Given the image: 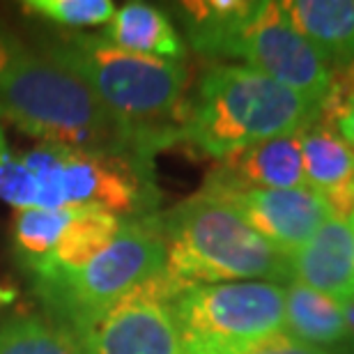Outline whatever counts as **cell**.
I'll return each mask as SVG.
<instances>
[{"label": "cell", "mask_w": 354, "mask_h": 354, "mask_svg": "<svg viewBox=\"0 0 354 354\" xmlns=\"http://www.w3.org/2000/svg\"><path fill=\"white\" fill-rule=\"evenodd\" d=\"M184 354H244L286 334V288L235 281L189 288L173 301Z\"/></svg>", "instance_id": "5b68a950"}, {"label": "cell", "mask_w": 354, "mask_h": 354, "mask_svg": "<svg viewBox=\"0 0 354 354\" xmlns=\"http://www.w3.org/2000/svg\"><path fill=\"white\" fill-rule=\"evenodd\" d=\"M301 159L306 187L329 205L336 218L354 214V152L329 127H306L301 131Z\"/></svg>", "instance_id": "7c38bea8"}, {"label": "cell", "mask_w": 354, "mask_h": 354, "mask_svg": "<svg viewBox=\"0 0 354 354\" xmlns=\"http://www.w3.org/2000/svg\"><path fill=\"white\" fill-rule=\"evenodd\" d=\"M230 205L260 237L286 258L299 251L310 235L331 218L329 205L313 189H251V191H205Z\"/></svg>", "instance_id": "9c48e42d"}, {"label": "cell", "mask_w": 354, "mask_h": 354, "mask_svg": "<svg viewBox=\"0 0 354 354\" xmlns=\"http://www.w3.org/2000/svg\"><path fill=\"white\" fill-rule=\"evenodd\" d=\"M81 209H46V207H28L19 209L14 216V249H17L21 263L30 267L37 260L46 258L53 251L55 242L67 228L69 221Z\"/></svg>", "instance_id": "e0dca14e"}, {"label": "cell", "mask_w": 354, "mask_h": 354, "mask_svg": "<svg viewBox=\"0 0 354 354\" xmlns=\"http://www.w3.org/2000/svg\"><path fill=\"white\" fill-rule=\"evenodd\" d=\"M283 10L331 65H354V0H288Z\"/></svg>", "instance_id": "4fadbf2b"}, {"label": "cell", "mask_w": 354, "mask_h": 354, "mask_svg": "<svg viewBox=\"0 0 354 354\" xmlns=\"http://www.w3.org/2000/svg\"><path fill=\"white\" fill-rule=\"evenodd\" d=\"M304 131V129H301ZM301 131L269 138L218 161L205 191L299 189L306 187L301 159Z\"/></svg>", "instance_id": "30bf717a"}, {"label": "cell", "mask_w": 354, "mask_h": 354, "mask_svg": "<svg viewBox=\"0 0 354 354\" xmlns=\"http://www.w3.org/2000/svg\"><path fill=\"white\" fill-rule=\"evenodd\" d=\"M320 115V104L246 65H218L203 76L182 124V140L214 159L301 131Z\"/></svg>", "instance_id": "7a4b0ae2"}, {"label": "cell", "mask_w": 354, "mask_h": 354, "mask_svg": "<svg viewBox=\"0 0 354 354\" xmlns=\"http://www.w3.org/2000/svg\"><path fill=\"white\" fill-rule=\"evenodd\" d=\"M0 113L41 143L138 157L115 118L79 76L24 44L0 74Z\"/></svg>", "instance_id": "3957f363"}, {"label": "cell", "mask_w": 354, "mask_h": 354, "mask_svg": "<svg viewBox=\"0 0 354 354\" xmlns=\"http://www.w3.org/2000/svg\"><path fill=\"white\" fill-rule=\"evenodd\" d=\"M286 334L322 350L354 343L341 301L297 281H290L286 288Z\"/></svg>", "instance_id": "2e32d148"}, {"label": "cell", "mask_w": 354, "mask_h": 354, "mask_svg": "<svg viewBox=\"0 0 354 354\" xmlns=\"http://www.w3.org/2000/svg\"><path fill=\"white\" fill-rule=\"evenodd\" d=\"M166 272L184 288L235 281L288 283V258L265 242L230 205L196 194L161 218Z\"/></svg>", "instance_id": "277c9868"}, {"label": "cell", "mask_w": 354, "mask_h": 354, "mask_svg": "<svg viewBox=\"0 0 354 354\" xmlns=\"http://www.w3.org/2000/svg\"><path fill=\"white\" fill-rule=\"evenodd\" d=\"M161 272H166L161 218L143 216L122 223L115 242L86 267L35 279V288L62 322L72 324L113 306Z\"/></svg>", "instance_id": "8992f818"}, {"label": "cell", "mask_w": 354, "mask_h": 354, "mask_svg": "<svg viewBox=\"0 0 354 354\" xmlns=\"http://www.w3.org/2000/svg\"><path fill=\"white\" fill-rule=\"evenodd\" d=\"M0 354H79L72 336L39 315H12L0 322Z\"/></svg>", "instance_id": "ac0fdd59"}, {"label": "cell", "mask_w": 354, "mask_h": 354, "mask_svg": "<svg viewBox=\"0 0 354 354\" xmlns=\"http://www.w3.org/2000/svg\"><path fill=\"white\" fill-rule=\"evenodd\" d=\"M0 201L17 209L37 207V182L26 168L24 159L10 150L3 127H0Z\"/></svg>", "instance_id": "ffe728a7"}, {"label": "cell", "mask_w": 354, "mask_h": 354, "mask_svg": "<svg viewBox=\"0 0 354 354\" xmlns=\"http://www.w3.org/2000/svg\"><path fill=\"white\" fill-rule=\"evenodd\" d=\"M334 118H336L338 131H341V138L354 152V95H350L348 99H345V104L338 109V113Z\"/></svg>", "instance_id": "7402d4cb"}, {"label": "cell", "mask_w": 354, "mask_h": 354, "mask_svg": "<svg viewBox=\"0 0 354 354\" xmlns=\"http://www.w3.org/2000/svg\"><path fill=\"white\" fill-rule=\"evenodd\" d=\"M341 308H343V317H345V322H348L350 334L354 338V297L348 301H341Z\"/></svg>", "instance_id": "cb8c5ba5"}, {"label": "cell", "mask_w": 354, "mask_h": 354, "mask_svg": "<svg viewBox=\"0 0 354 354\" xmlns=\"http://www.w3.org/2000/svg\"><path fill=\"white\" fill-rule=\"evenodd\" d=\"M184 288L161 272L113 306L62 327L79 354H184L173 301Z\"/></svg>", "instance_id": "ba28073f"}, {"label": "cell", "mask_w": 354, "mask_h": 354, "mask_svg": "<svg viewBox=\"0 0 354 354\" xmlns=\"http://www.w3.org/2000/svg\"><path fill=\"white\" fill-rule=\"evenodd\" d=\"M86 83L140 159L180 138L189 104L182 62L129 53L97 35H69L37 48Z\"/></svg>", "instance_id": "6da1fadb"}, {"label": "cell", "mask_w": 354, "mask_h": 354, "mask_svg": "<svg viewBox=\"0 0 354 354\" xmlns=\"http://www.w3.org/2000/svg\"><path fill=\"white\" fill-rule=\"evenodd\" d=\"M102 35L113 46L129 53L152 55L182 62L184 44L166 12L147 3H127L118 7Z\"/></svg>", "instance_id": "9a60e30c"}, {"label": "cell", "mask_w": 354, "mask_h": 354, "mask_svg": "<svg viewBox=\"0 0 354 354\" xmlns=\"http://www.w3.org/2000/svg\"><path fill=\"white\" fill-rule=\"evenodd\" d=\"M21 159L37 182V207L104 209L118 216L143 203V175L131 154L39 143Z\"/></svg>", "instance_id": "52a82bcc"}, {"label": "cell", "mask_w": 354, "mask_h": 354, "mask_svg": "<svg viewBox=\"0 0 354 354\" xmlns=\"http://www.w3.org/2000/svg\"><path fill=\"white\" fill-rule=\"evenodd\" d=\"M115 3L111 0H28L26 14L51 21L65 28H90L109 24L115 14Z\"/></svg>", "instance_id": "d6986e66"}, {"label": "cell", "mask_w": 354, "mask_h": 354, "mask_svg": "<svg viewBox=\"0 0 354 354\" xmlns=\"http://www.w3.org/2000/svg\"><path fill=\"white\" fill-rule=\"evenodd\" d=\"M348 223H350V228H352V230H354V214H352V216H350V218H348Z\"/></svg>", "instance_id": "d4e9b609"}, {"label": "cell", "mask_w": 354, "mask_h": 354, "mask_svg": "<svg viewBox=\"0 0 354 354\" xmlns=\"http://www.w3.org/2000/svg\"><path fill=\"white\" fill-rule=\"evenodd\" d=\"M290 279L336 301L354 297V230L331 216L288 258Z\"/></svg>", "instance_id": "8fae6325"}, {"label": "cell", "mask_w": 354, "mask_h": 354, "mask_svg": "<svg viewBox=\"0 0 354 354\" xmlns=\"http://www.w3.org/2000/svg\"><path fill=\"white\" fill-rule=\"evenodd\" d=\"M122 221L120 216L104 209H81L62 230L53 251L46 258L32 263L30 272L35 279L58 276L86 267L99 253H104L120 235Z\"/></svg>", "instance_id": "5bb4252c"}, {"label": "cell", "mask_w": 354, "mask_h": 354, "mask_svg": "<svg viewBox=\"0 0 354 354\" xmlns=\"http://www.w3.org/2000/svg\"><path fill=\"white\" fill-rule=\"evenodd\" d=\"M244 354H338V352L313 348V345L295 341V338L288 336V334H279V336L269 338V341L260 343L258 348H253Z\"/></svg>", "instance_id": "44dd1931"}, {"label": "cell", "mask_w": 354, "mask_h": 354, "mask_svg": "<svg viewBox=\"0 0 354 354\" xmlns=\"http://www.w3.org/2000/svg\"><path fill=\"white\" fill-rule=\"evenodd\" d=\"M21 41L14 37V35H10L7 30H3L0 28V74L5 72L7 65L12 62L14 58V53H17V48H19Z\"/></svg>", "instance_id": "603a6c76"}]
</instances>
